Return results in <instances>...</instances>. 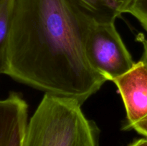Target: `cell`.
Returning <instances> with one entry per match:
<instances>
[{
    "mask_svg": "<svg viewBox=\"0 0 147 146\" xmlns=\"http://www.w3.org/2000/svg\"><path fill=\"white\" fill-rule=\"evenodd\" d=\"M86 55L92 67L106 80L126 74L135 63L115 26V21L92 19L85 39Z\"/></svg>",
    "mask_w": 147,
    "mask_h": 146,
    "instance_id": "3",
    "label": "cell"
},
{
    "mask_svg": "<svg viewBox=\"0 0 147 146\" xmlns=\"http://www.w3.org/2000/svg\"><path fill=\"white\" fill-rule=\"evenodd\" d=\"M129 146H147V139L141 138L136 140L133 143H131Z\"/></svg>",
    "mask_w": 147,
    "mask_h": 146,
    "instance_id": "10",
    "label": "cell"
},
{
    "mask_svg": "<svg viewBox=\"0 0 147 146\" xmlns=\"http://www.w3.org/2000/svg\"><path fill=\"white\" fill-rule=\"evenodd\" d=\"M131 14L147 31V0H128L123 14Z\"/></svg>",
    "mask_w": 147,
    "mask_h": 146,
    "instance_id": "8",
    "label": "cell"
},
{
    "mask_svg": "<svg viewBox=\"0 0 147 146\" xmlns=\"http://www.w3.org/2000/svg\"><path fill=\"white\" fill-rule=\"evenodd\" d=\"M121 94L126 113L123 129L147 137V69L142 60L126 74L111 80Z\"/></svg>",
    "mask_w": 147,
    "mask_h": 146,
    "instance_id": "4",
    "label": "cell"
},
{
    "mask_svg": "<svg viewBox=\"0 0 147 146\" xmlns=\"http://www.w3.org/2000/svg\"><path fill=\"white\" fill-rule=\"evenodd\" d=\"M138 39H139L140 42H142V44H143V54H142V57L141 58L140 60H142L143 62V63L144 64V65L146 66L147 69V39L145 38L144 37V35H142V37H139Z\"/></svg>",
    "mask_w": 147,
    "mask_h": 146,
    "instance_id": "9",
    "label": "cell"
},
{
    "mask_svg": "<svg viewBox=\"0 0 147 146\" xmlns=\"http://www.w3.org/2000/svg\"><path fill=\"white\" fill-rule=\"evenodd\" d=\"M128 0H75L85 13L96 21H115L123 14Z\"/></svg>",
    "mask_w": 147,
    "mask_h": 146,
    "instance_id": "6",
    "label": "cell"
},
{
    "mask_svg": "<svg viewBox=\"0 0 147 146\" xmlns=\"http://www.w3.org/2000/svg\"><path fill=\"white\" fill-rule=\"evenodd\" d=\"M14 0H0V74L6 64L10 17Z\"/></svg>",
    "mask_w": 147,
    "mask_h": 146,
    "instance_id": "7",
    "label": "cell"
},
{
    "mask_svg": "<svg viewBox=\"0 0 147 146\" xmlns=\"http://www.w3.org/2000/svg\"><path fill=\"white\" fill-rule=\"evenodd\" d=\"M78 100L45 93L30 119L22 146H98L99 129Z\"/></svg>",
    "mask_w": 147,
    "mask_h": 146,
    "instance_id": "2",
    "label": "cell"
},
{
    "mask_svg": "<svg viewBox=\"0 0 147 146\" xmlns=\"http://www.w3.org/2000/svg\"><path fill=\"white\" fill-rule=\"evenodd\" d=\"M28 122V104L21 94L11 92L0 99V146L22 145Z\"/></svg>",
    "mask_w": 147,
    "mask_h": 146,
    "instance_id": "5",
    "label": "cell"
},
{
    "mask_svg": "<svg viewBox=\"0 0 147 146\" xmlns=\"http://www.w3.org/2000/svg\"><path fill=\"white\" fill-rule=\"evenodd\" d=\"M92 19L75 0H14L3 74L83 104L107 81L86 55Z\"/></svg>",
    "mask_w": 147,
    "mask_h": 146,
    "instance_id": "1",
    "label": "cell"
}]
</instances>
